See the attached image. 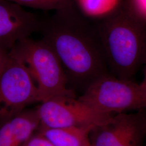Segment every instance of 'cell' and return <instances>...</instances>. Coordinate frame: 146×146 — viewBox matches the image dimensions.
<instances>
[{"instance_id":"cell-14","label":"cell","mask_w":146,"mask_h":146,"mask_svg":"<svg viewBox=\"0 0 146 146\" xmlns=\"http://www.w3.org/2000/svg\"><path fill=\"white\" fill-rule=\"evenodd\" d=\"M137 11L146 18V0H135Z\"/></svg>"},{"instance_id":"cell-3","label":"cell","mask_w":146,"mask_h":146,"mask_svg":"<svg viewBox=\"0 0 146 146\" xmlns=\"http://www.w3.org/2000/svg\"><path fill=\"white\" fill-rule=\"evenodd\" d=\"M9 52L23 63L36 82L37 102L75 96L73 90L67 87V78L58 56L42 39L23 38L17 42Z\"/></svg>"},{"instance_id":"cell-12","label":"cell","mask_w":146,"mask_h":146,"mask_svg":"<svg viewBox=\"0 0 146 146\" xmlns=\"http://www.w3.org/2000/svg\"><path fill=\"white\" fill-rule=\"evenodd\" d=\"M21 6L45 11H58L73 5V0H8Z\"/></svg>"},{"instance_id":"cell-7","label":"cell","mask_w":146,"mask_h":146,"mask_svg":"<svg viewBox=\"0 0 146 146\" xmlns=\"http://www.w3.org/2000/svg\"><path fill=\"white\" fill-rule=\"evenodd\" d=\"M146 138V108L133 113L113 116L105 125L90 135V146H144Z\"/></svg>"},{"instance_id":"cell-8","label":"cell","mask_w":146,"mask_h":146,"mask_svg":"<svg viewBox=\"0 0 146 146\" xmlns=\"http://www.w3.org/2000/svg\"><path fill=\"white\" fill-rule=\"evenodd\" d=\"M41 20L23 7L0 0V45L9 51L17 42L38 32Z\"/></svg>"},{"instance_id":"cell-6","label":"cell","mask_w":146,"mask_h":146,"mask_svg":"<svg viewBox=\"0 0 146 146\" xmlns=\"http://www.w3.org/2000/svg\"><path fill=\"white\" fill-rule=\"evenodd\" d=\"M36 112L40 125L49 128L71 126L97 128L108 123L114 115L94 110L76 96H60L44 101Z\"/></svg>"},{"instance_id":"cell-18","label":"cell","mask_w":146,"mask_h":146,"mask_svg":"<svg viewBox=\"0 0 146 146\" xmlns=\"http://www.w3.org/2000/svg\"><path fill=\"white\" fill-rule=\"evenodd\" d=\"M144 146H146V140H145V145H144Z\"/></svg>"},{"instance_id":"cell-11","label":"cell","mask_w":146,"mask_h":146,"mask_svg":"<svg viewBox=\"0 0 146 146\" xmlns=\"http://www.w3.org/2000/svg\"><path fill=\"white\" fill-rule=\"evenodd\" d=\"M120 0H78L84 13L89 16L104 17L116 9Z\"/></svg>"},{"instance_id":"cell-16","label":"cell","mask_w":146,"mask_h":146,"mask_svg":"<svg viewBox=\"0 0 146 146\" xmlns=\"http://www.w3.org/2000/svg\"><path fill=\"white\" fill-rule=\"evenodd\" d=\"M143 68V77L141 84L146 89V64Z\"/></svg>"},{"instance_id":"cell-2","label":"cell","mask_w":146,"mask_h":146,"mask_svg":"<svg viewBox=\"0 0 146 146\" xmlns=\"http://www.w3.org/2000/svg\"><path fill=\"white\" fill-rule=\"evenodd\" d=\"M104 17L95 26L110 73L133 80L146 64V18L114 11Z\"/></svg>"},{"instance_id":"cell-1","label":"cell","mask_w":146,"mask_h":146,"mask_svg":"<svg viewBox=\"0 0 146 146\" xmlns=\"http://www.w3.org/2000/svg\"><path fill=\"white\" fill-rule=\"evenodd\" d=\"M38 32L58 56L67 81L82 86L84 91L110 74L95 25L80 15L73 4L41 20Z\"/></svg>"},{"instance_id":"cell-17","label":"cell","mask_w":146,"mask_h":146,"mask_svg":"<svg viewBox=\"0 0 146 146\" xmlns=\"http://www.w3.org/2000/svg\"><path fill=\"white\" fill-rule=\"evenodd\" d=\"M8 53H9V52H8ZM8 55V54L7 55L5 56H3V57H2V58H0V69L2 68V66L3 65V64H4V63L5 62V60H6V58H7Z\"/></svg>"},{"instance_id":"cell-9","label":"cell","mask_w":146,"mask_h":146,"mask_svg":"<svg viewBox=\"0 0 146 146\" xmlns=\"http://www.w3.org/2000/svg\"><path fill=\"white\" fill-rule=\"evenodd\" d=\"M39 125L36 110H23L1 124L0 146H23Z\"/></svg>"},{"instance_id":"cell-15","label":"cell","mask_w":146,"mask_h":146,"mask_svg":"<svg viewBox=\"0 0 146 146\" xmlns=\"http://www.w3.org/2000/svg\"><path fill=\"white\" fill-rule=\"evenodd\" d=\"M9 52V51L8 50H7V49H5V48L0 45V58H2L5 55H7L8 54Z\"/></svg>"},{"instance_id":"cell-10","label":"cell","mask_w":146,"mask_h":146,"mask_svg":"<svg viewBox=\"0 0 146 146\" xmlns=\"http://www.w3.org/2000/svg\"><path fill=\"white\" fill-rule=\"evenodd\" d=\"M95 128L80 126L56 128L41 126L40 134L54 146H90V135Z\"/></svg>"},{"instance_id":"cell-13","label":"cell","mask_w":146,"mask_h":146,"mask_svg":"<svg viewBox=\"0 0 146 146\" xmlns=\"http://www.w3.org/2000/svg\"><path fill=\"white\" fill-rule=\"evenodd\" d=\"M23 146H54L43 136L38 135L31 136Z\"/></svg>"},{"instance_id":"cell-5","label":"cell","mask_w":146,"mask_h":146,"mask_svg":"<svg viewBox=\"0 0 146 146\" xmlns=\"http://www.w3.org/2000/svg\"><path fill=\"white\" fill-rule=\"evenodd\" d=\"M37 102L36 86L25 66L11 54L0 69V123Z\"/></svg>"},{"instance_id":"cell-4","label":"cell","mask_w":146,"mask_h":146,"mask_svg":"<svg viewBox=\"0 0 146 146\" xmlns=\"http://www.w3.org/2000/svg\"><path fill=\"white\" fill-rule=\"evenodd\" d=\"M78 99L101 113L114 115L146 108V89L108 74L95 80Z\"/></svg>"}]
</instances>
